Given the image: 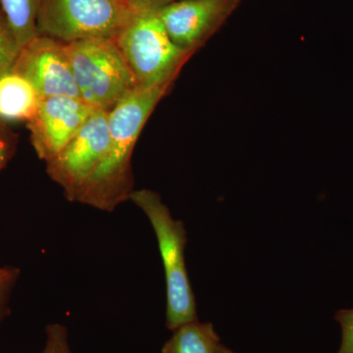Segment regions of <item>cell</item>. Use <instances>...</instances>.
<instances>
[{
  "instance_id": "cell-1",
  "label": "cell",
  "mask_w": 353,
  "mask_h": 353,
  "mask_svg": "<svg viewBox=\"0 0 353 353\" xmlns=\"http://www.w3.org/2000/svg\"><path fill=\"white\" fill-rule=\"evenodd\" d=\"M170 85L137 87L108 111L110 141L108 152L76 201L112 212L120 203L130 199L134 192L132 150L146 121Z\"/></svg>"
},
{
  "instance_id": "cell-2",
  "label": "cell",
  "mask_w": 353,
  "mask_h": 353,
  "mask_svg": "<svg viewBox=\"0 0 353 353\" xmlns=\"http://www.w3.org/2000/svg\"><path fill=\"white\" fill-rule=\"evenodd\" d=\"M130 201L145 212L157 234L166 280V327L173 332L196 321V297L185 261L187 231L182 221L173 219L157 192L134 190Z\"/></svg>"
},
{
  "instance_id": "cell-3",
  "label": "cell",
  "mask_w": 353,
  "mask_h": 353,
  "mask_svg": "<svg viewBox=\"0 0 353 353\" xmlns=\"http://www.w3.org/2000/svg\"><path fill=\"white\" fill-rule=\"evenodd\" d=\"M137 4L138 11L116 37V43L138 87L172 83L194 53L172 41L157 9Z\"/></svg>"
},
{
  "instance_id": "cell-4",
  "label": "cell",
  "mask_w": 353,
  "mask_h": 353,
  "mask_svg": "<svg viewBox=\"0 0 353 353\" xmlns=\"http://www.w3.org/2000/svg\"><path fill=\"white\" fill-rule=\"evenodd\" d=\"M80 99L94 109L110 111L137 85L115 39L64 43Z\"/></svg>"
},
{
  "instance_id": "cell-5",
  "label": "cell",
  "mask_w": 353,
  "mask_h": 353,
  "mask_svg": "<svg viewBox=\"0 0 353 353\" xmlns=\"http://www.w3.org/2000/svg\"><path fill=\"white\" fill-rule=\"evenodd\" d=\"M139 7L134 0H41L39 32L64 43L116 39Z\"/></svg>"
},
{
  "instance_id": "cell-6",
  "label": "cell",
  "mask_w": 353,
  "mask_h": 353,
  "mask_svg": "<svg viewBox=\"0 0 353 353\" xmlns=\"http://www.w3.org/2000/svg\"><path fill=\"white\" fill-rule=\"evenodd\" d=\"M108 111L95 109L63 150L48 161V173L65 190L69 201L77 196L108 152Z\"/></svg>"
},
{
  "instance_id": "cell-7",
  "label": "cell",
  "mask_w": 353,
  "mask_h": 353,
  "mask_svg": "<svg viewBox=\"0 0 353 353\" xmlns=\"http://www.w3.org/2000/svg\"><path fill=\"white\" fill-rule=\"evenodd\" d=\"M241 0H179L157 9L174 43L194 53L208 41Z\"/></svg>"
},
{
  "instance_id": "cell-8",
  "label": "cell",
  "mask_w": 353,
  "mask_h": 353,
  "mask_svg": "<svg viewBox=\"0 0 353 353\" xmlns=\"http://www.w3.org/2000/svg\"><path fill=\"white\" fill-rule=\"evenodd\" d=\"M11 70L24 76L41 99H80L64 43L57 39L39 34L22 48Z\"/></svg>"
},
{
  "instance_id": "cell-9",
  "label": "cell",
  "mask_w": 353,
  "mask_h": 353,
  "mask_svg": "<svg viewBox=\"0 0 353 353\" xmlns=\"http://www.w3.org/2000/svg\"><path fill=\"white\" fill-rule=\"evenodd\" d=\"M95 109L80 99H41L36 115L29 121L32 141L39 157L48 163L63 150Z\"/></svg>"
},
{
  "instance_id": "cell-10",
  "label": "cell",
  "mask_w": 353,
  "mask_h": 353,
  "mask_svg": "<svg viewBox=\"0 0 353 353\" xmlns=\"http://www.w3.org/2000/svg\"><path fill=\"white\" fill-rule=\"evenodd\" d=\"M41 97L24 76L9 70L0 75V119L31 121Z\"/></svg>"
},
{
  "instance_id": "cell-11",
  "label": "cell",
  "mask_w": 353,
  "mask_h": 353,
  "mask_svg": "<svg viewBox=\"0 0 353 353\" xmlns=\"http://www.w3.org/2000/svg\"><path fill=\"white\" fill-rule=\"evenodd\" d=\"M221 343L212 323L196 321L179 327L162 347V353H216Z\"/></svg>"
},
{
  "instance_id": "cell-12",
  "label": "cell",
  "mask_w": 353,
  "mask_h": 353,
  "mask_svg": "<svg viewBox=\"0 0 353 353\" xmlns=\"http://www.w3.org/2000/svg\"><path fill=\"white\" fill-rule=\"evenodd\" d=\"M41 0H0L3 16L21 48L39 36L38 16Z\"/></svg>"
},
{
  "instance_id": "cell-13",
  "label": "cell",
  "mask_w": 353,
  "mask_h": 353,
  "mask_svg": "<svg viewBox=\"0 0 353 353\" xmlns=\"http://www.w3.org/2000/svg\"><path fill=\"white\" fill-rule=\"evenodd\" d=\"M21 50L22 48L6 17L0 15V75L12 69Z\"/></svg>"
},
{
  "instance_id": "cell-14",
  "label": "cell",
  "mask_w": 353,
  "mask_h": 353,
  "mask_svg": "<svg viewBox=\"0 0 353 353\" xmlns=\"http://www.w3.org/2000/svg\"><path fill=\"white\" fill-rule=\"evenodd\" d=\"M46 334V345L41 353H74L70 347L68 332L64 325H48Z\"/></svg>"
},
{
  "instance_id": "cell-15",
  "label": "cell",
  "mask_w": 353,
  "mask_h": 353,
  "mask_svg": "<svg viewBox=\"0 0 353 353\" xmlns=\"http://www.w3.org/2000/svg\"><path fill=\"white\" fill-rule=\"evenodd\" d=\"M19 277V270L14 267L0 268V323L8 315V303L16 281Z\"/></svg>"
},
{
  "instance_id": "cell-16",
  "label": "cell",
  "mask_w": 353,
  "mask_h": 353,
  "mask_svg": "<svg viewBox=\"0 0 353 353\" xmlns=\"http://www.w3.org/2000/svg\"><path fill=\"white\" fill-rule=\"evenodd\" d=\"M334 319L341 329V343L338 353H353V309L338 311Z\"/></svg>"
},
{
  "instance_id": "cell-17",
  "label": "cell",
  "mask_w": 353,
  "mask_h": 353,
  "mask_svg": "<svg viewBox=\"0 0 353 353\" xmlns=\"http://www.w3.org/2000/svg\"><path fill=\"white\" fill-rule=\"evenodd\" d=\"M11 146L3 134H0V169L6 165L10 157Z\"/></svg>"
},
{
  "instance_id": "cell-18",
  "label": "cell",
  "mask_w": 353,
  "mask_h": 353,
  "mask_svg": "<svg viewBox=\"0 0 353 353\" xmlns=\"http://www.w3.org/2000/svg\"><path fill=\"white\" fill-rule=\"evenodd\" d=\"M134 1L141 4V6L158 9L160 7L167 6V4L172 3V2L179 1V0H134Z\"/></svg>"
},
{
  "instance_id": "cell-19",
  "label": "cell",
  "mask_w": 353,
  "mask_h": 353,
  "mask_svg": "<svg viewBox=\"0 0 353 353\" xmlns=\"http://www.w3.org/2000/svg\"><path fill=\"white\" fill-rule=\"evenodd\" d=\"M216 353H236L233 352V350H230L229 347H225L224 345L220 343L219 347L217 348V352Z\"/></svg>"
},
{
  "instance_id": "cell-20",
  "label": "cell",
  "mask_w": 353,
  "mask_h": 353,
  "mask_svg": "<svg viewBox=\"0 0 353 353\" xmlns=\"http://www.w3.org/2000/svg\"><path fill=\"white\" fill-rule=\"evenodd\" d=\"M130 1H132V0H130Z\"/></svg>"
}]
</instances>
